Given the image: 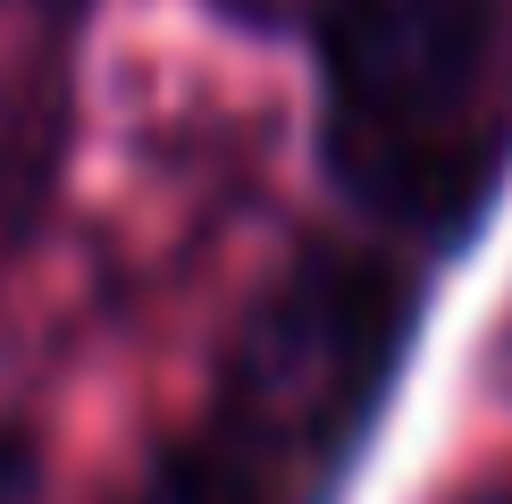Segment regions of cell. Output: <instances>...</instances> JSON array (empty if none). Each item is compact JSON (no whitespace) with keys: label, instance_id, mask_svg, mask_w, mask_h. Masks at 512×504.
I'll return each instance as SVG.
<instances>
[{"label":"cell","instance_id":"cell-1","mask_svg":"<svg viewBox=\"0 0 512 504\" xmlns=\"http://www.w3.org/2000/svg\"><path fill=\"white\" fill-rule=\"evenodd\" d=\"M420 278L387 252L319 244L244 311L202 420L160 446L126 504H328L387 412Z\"/></svg>","mask_w":512,"mask_h":504},{"label":"cell","instance_id":"cell-2","mask_svg":"<svg viewBox=\"0 0 512 504\" xmlns=\"http://www.w3.org/2000/svg\"><path fill=\"white\" fill-rule=\"evenodd\" d=\"M504 0H311L319 160L378 227L454 252L496 202Z\"/></svg>","mask_w":512,"mask_h":504},{"label":"cell","instance_id":"cell-3","mask_svg":"<svg viewBox=\"0 0 512 504\" xmlns=\"http://www.w3.org/2000/svg\"><path fill=\"white\" fill-rule=\"evenodd\" d=\"M0 504H42V462L26 437L0 429Z\"/></svg>","mask_w":512,"mask_h":504},{"label":"cell","instance_id":"cell-4","mask_svg":"<svg viewBox=\"0 0 512 504\" xmlns=\"http://www.w3.org/2000/svg\"><path fill=\"white\" fill-rule=\"evenodd\" d=\"M487 387H496L504 404H512V320H504L496 336H487Z\"/></svg>","mask_w":512,"mask_h":504},{"label":"cell","instance_id":"cell-5","mask_svg":"<svg viewBox=\"0 0 512 504\" xmlns=\"http://www.w3.org/2000/svg\"><path fill=\"white\" fill-rule=\"evenodd\" d=\"M0 9H26V17H76L84 0H0Z\"/></svg>","mask_w":512,"mask_h":504},{"label":"cell","instance_id":"cell-6","mask_svg":"<svg viewBox=\"0 0 512 504\" xmlns=\"http://www.w3.org/2000/svg\"><path fill=\"white\" fill-rule=\"evenodd\" d=\"M454 504H512V488H462Z\"/></svg>","mask_w":512,"mask_h":504}]
</instances>
